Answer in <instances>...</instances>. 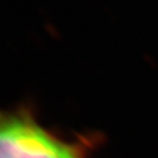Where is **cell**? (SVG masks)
I'll return each mask as SVG.
<instances>
[{"label": "cell", "instance_id": "cell-1", "mask_svg": "<svg viewBox=\"0 0 158 158\" xmlns=\"http://www.w3.org/2000/svg\"><path fill=\"white\" fill-rule=\"evenodd\" d=\"M80 151L45 130L27 111H0V158H82Z\"/></svg>", "mask_w": 158, "mask_h": 158}]
</instances>
